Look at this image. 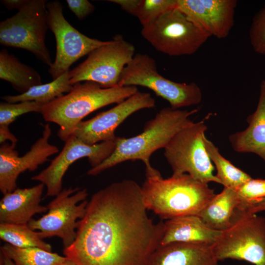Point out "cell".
<instances>
[{
    "instance_id": "cell-1",
    "label": "cell",
    "mask_w": 265,
    "mask_h": 265,
    "mask_svg": "<svg viewBox=\"0 0 265 265\" xmlns=\"http://www.w3.org/2000/svg\"><path fill=\"white\" fill-rule=\"evenodd\" d=\"M141 186L125 179L95 193L64 254L78 265H147L164 222L148 215Z\"/></svg>"
},
{
    "instance_id": "cell-2",
    "label": "cell",
    "mask_w": 265,
    "mask_h": 265,
    "mask_svg": "<svg viewBox=\"0 0 265 265\" xmlns=\"http://www.w3.org/2000/svg\"><path fill=\"white\" fill-rule=\"evenodd\" d=\"M162 108L155 117L148 121L140 134L130 138L117 137L113 153L102 163L91 168L87 173L95 176L104 171L127 160H141L146 166V175L158 172L150 162L151 155L156 150L164 148L173 136L183 128L193 123L190 117L197 111Z\"/></svg>"
},
{
    "instance_id": "cell-3",
    "label": "cell",
    "mask_w": 265,
    "mask_h": 265,
    "mask_svg": "<svg viewBox=\"0 0 265 265\" xmlns=\"http://www.w3.org/2000/svg\"><path fill=\"white\" fill-rule=\"evenodd\" d=\"M146 177L141 186L144 204L162 219L198 215L215 195L208 184L187 174L163 179L159 172Z\"/></svg>"
},
{
    "instance_id": "cell-4",
    "label": "cell",
    "mask_w": 265,
    "mask_h": 265,
    "mask_svg": "<svg viewBox=\"0 0 265 265\" xmlns=\"http://www.w3.org/2000/svg\"><path fill=\"white\" fill-rule=\"evenodd\" d=\"M137 91L135 86L103 88L93 81L79 82L67 94L44 105L40 113L45 121L59 126L57 136L65 142L87 115L102 107L121 103Z\"/></svg>"
},
{
    "instance_id": "cell-5",
    "label": "cell",
    "mask_w": 265,
    "mask_h": 265,
    "mask_svg": "<svg viewBox=\"0 0 265 265\" xmlns=\"http://www.w3.org/2000/svg\"><path fill=\"white\" fill-rule=\"evenodd\" d=\"M218 261L234 259L265 265V218L237 208L231 224L212 245Z\"/></svg>"
},
{
    "instance_id": "cell-6",
    "label": "cell",
    "mask_w": 265,
    "mask_h": 265,
    "mask_svg": "<svg viewBox=\"0 0 265 265\" xmlns=\"http://www.w3.org/2000/svg\"><path fill=\"white\" fill-rule=\"evenodd\" d=\"M46 1L28 0L15 15L1 21L0 43L27 50L50 67L53 63L45 44L49 28Z\"/></svg>"
},
{
    "instance_id": "cell-7",
    "label": "cell",
    "mask_w": 265,
    "mask_h": 265,
    "mask_svg": "<svg viewBox=\"0 0 265 265\" xmlns=\"http://www.w3.org/2000/svg\"><path fill=\"white\" fill-rule=\"evenodd\" d=\"M141 86L152 90L169 102L174 109L199 104L201 89L195 82L178 83L160 75L154 58L145 53L135 54L125 66L118 86Z\"/></svg>"
},
{
    "instance_id": "cell-8",
    "label": "cell",
    "mask_w": 265,
    "mask_h": 265,
    "mask_svg": "<svg viewBox=\"0 0 265 265\" xmlns=\"http://www.w3.org/2000/svg\"><path fill=\"white\" fill-rule=\"evenodd\" d=\"M141 35L157 51L170 56L193 54L211 37L177 7L142 26Z\"/></svg>"
},
{
    "instance_id": "cell-9",
    "label": "cell",
    "mask_w": 265,
    "mask_h": 265,
    "mask_svg": "<svg viewBox=\"0 0 265 265\" xmlns=\"http://www.w3.org/2000/svg\"><path fill=\"white\" fill-rule=\"evenodd\" d=\"M207 130L204 121L193 122L178 132L164 148L173 175L187 174L203 183L221 184L213 174L214 166L204 145Z\"/></svg>"
},
{
    "instance_id": "cell-10",
    "label": "cell",
    "mask_w": 265,
    "mask_h": 265,
    "mask_svg": "<svg viewBox=\"0 0 265 265\" xmlns=\"http://www.w3.org/2000/svg\"><path fill=\"white\" fill-rule=\"evenodd\" d=\"M87 196L86 188L69 187L62 189L47 206V213L39 219H31L28 226L39 231L41 238L57 237L61 239L64 248L69 247L76 237L77 220L85 214Z\"/></svg>"
},
{
    "instance_id": "cell-11",
    "label": "cell",
    "mask_w": 265,
    "mask_h": 265,
    "mask_svg": "<svg viewBox=\"0 0 265 265\" xmlns=\"http://www.w3.org/2000/svg\"><path fill=\"white\" fill-rule=\"evenodd\" d=\"M134 52L132 44L116 35L92 51L83 62L69 71L70 83L74 85L90 81L103 88L117 86L121 73L133 57Z\"/></svg>"
},
{
    "instance_id": "cell-12",
    "label": "cell",
    "mask_w": 265,
    "mask_h": 265,
    "mask_svg": "<svg viewBox=\"0 0 265 265\" xmlns=\"http://www.w3.org/2000/svg\"><path fill=\"white\" fill-rule=\"evenodd\" d=\"M46 7L48 26L56 41L55 60L48 70L54 80L69 71L70 67L80 58L108 41L90 38L74 28L64 17L63 6L59 1H48Z\"/></svg>"
},
{
    "instance_id": "cell-13",
    "label": "cell",
    "mask_w": 265,
    "mask_h": 265,
    "mask_svg": "<svg viewBox=\"0 0 265 265\" xmlns=\"http://www.w3.org/2000/svg\"><path fill=\"white\" fill-rule=\"evenodd\" d=\"M116 139L89 145L72 135L50 164L31 179L40 182L46 186V197L56 196L62 190L63 177L73 163L86 157L91 168L97 166L113 153L116 146Z\"/></svg>"
},
{
    "instance_id": "cell-14",
    "label": "cell",
    "mask_w": 265,
    "mask_h": 265,
    "mask_svg": "<svg viewBox=\"0 0 265 265\" xmlns=\"http://www.w3.org/2000/svg\"><path fill=\"white\" fill-rule=\"evenodd\" d=\"M155 105L150 94L137 91L111 109L81 121L72 135L89 145L115 140V130L127 118L138 110L153 108Z\"/></svg>"
},
{
    "instance_id": "cell-15",
    "label": "cell",
    "mask_w": 265,
    "mask_h": 265,
    "mask_svg": "<svg viewBox=\"0 0 265 265\" xmlns=\"http://www.w3.org/2000/svg\"><path fill=\"white\" fill-rule=\"evenodd\" d=\"M52 134L50 125L44 126L42 136L24 155L20 157L15 146L4 142L0 147V190L3 195L14 190L19 175L28 170L34 171L48 160V158L58 152V148L49 142Z\"/></svg>"
},
{
    "instance_id": "cell-16",
    "label": "cell",
    "mask_w": 265,
    "mask_h": 265,
    "mask_svg": "<svg viewBox=\"0 0 265 265\" xmlns=\"http://www.w3.org/2000/svg\"><path fill=\"white\" fill-rule=\"evenodd\" d=\"M177 7L211 36L226 38L234 24L236 0H177Z\"/></svg>"
},
{
    "instance_id": "cell-17",
    "label": "cell",
    "mask_w": 265,
    "mask_h": 265,
    "mask_svg": "<svg viewBox=\"0 0 265 265\" xmlns=\"http://www.w3.org/2000/svg\"><path fill=\"white\" fill-rule=\"evenodd\" d=\"M44 186L40 183L4 194L0 201V223L28 224L35 214L47 212V207L40 204Z\"/></svg>"
},
{
    "instance_id": "cell-18",
    "label": "cell",
    "mask_w": 265,
    "mask_h": 265,
    "mask_svg": "<svg viewBox=\"0 0 265 265\" xmlns=\"http://www.w3.org/2000/svg\"><path fill=\"white\" fill-rule=\"evenodd\" d=\"M212 245L201 243L175 242L159 246L147 265H221Z\"/></svg>"
},
{
    "instance_id": "cell-19",
    "label": "cell",
    "mask_w": 265,
    "mask_h": 265,
    "mask_svg": "<svg viewBox=\"0 0 265 265\" xmlns=\"http://www.w3.org/2000/svg\"><path fill=\"white\" fill-rule=\"evenodd\" d=\"M221 231L208 227L198 215H185L164 223L160 246L172 243H201L212 245Z\"/></svg>"
},
{
    "instance_id": "cell-20",
    "label": "cell",
    "mask_w": 265,
    "mask_h": 265,
    "mask_svg": "<svg viewBox=\"0 0 265 265\" xmlns=\"http://www.w3.org/2000/svg\"><path fill=\"white\" fill-rule=\"evenodd\" d=\"M247 122L245 130L229 136L231 146L237 152L255 154L265 162V80L260 84L257 108Z\"/></svg>"
},
{
    "instance_id": "cell-21",
    "label": "cell",
    "mask_w": 265,
    "mask_h": 265,
    "mask_svg": "<svg viewBox=\"0 0 265 265\" xmlns=\"http://www.w3.org/2000/svg\"><path fill=\"white\" fill-rule=\"evenodd\" d=\"M240 203L236 190L224 187L222 191L215 194L198 216L210 228L223 231L231 225Z\"/></svg>"
},
{
    "instance_id": "cell-22",
    "label": "cell",
    "mask_w": 265,
    "mask_h": 265,
    "mask_svg": "<svg viewBox=\"0 0 265 265\" xmlns=\"http://www.w3.org/2000/svg\"><path fill=\"white\" fill-rule=\"evenodd\" d=\"M0 78L10 82L20 94L42 84L40 75L34 69L22 63L6 49L0 52Z\"/></svg>"
},
{
    "instance_id": "cell-23",
    "label": "cell",
    "mask_w": 265,
    "mask_h": 265,
    "mask_svg": "<svg viewBox=\"0 0 265 265\" xmlns=\"http://www.w3.org/2000/svg\"><path fill=\"white\" fill-rule=\"evenodd\" d=\"M69 80V71L49 83L32 87L23 94L4 96L1 98L10 103L36 101L44 105L72 90L73 85L70 83Z\"/></svg>"
},
{
    "instance_id": "cell-24",
    "label": "cell",
    "mask_w": 265,
    "mask_h": 265,
    "mask_svg": "<svg viewBox=\"0 0 265 265\" xmlns=\"http://www.w3.org/2000/svg\"><path fill=\"white\" fill-rule=\"evenodd\" d=\"M204 142L208 155L215 166L217 171L216 176L224 187L236 190L252 179L249 175L235 166L224 158L219 153L217 147L205 136Z\"/></svg>"
},
{
    "instance_id": "cell-25",
    "label": "cell",
    "mask_w": 265,
    "mask_h": 265,
    "mask_svg": "<svg viewBox=\"0 0 265 265\" xmlns=\"http://www.w3.org/2000/svg\"><path fill=\"white\" fill-rule=\"evenodd\" d=\"M0 249L16 265H60L68 259L38 247L19 248L6 243Z\"/></svg>"
},
{
    "instance_id": "cell-26",
    "label": "cell",
    "mask_w": 265,
    "mask_h": 265,
    "mask_svg": "<svg viewBox=\"0 0 265 265\" xmlns=\"http://www.w3.org/2000/svg\"><path fill=\"white\" fill-rule=\"evenodd\" d=\"M0 238L7 243L19 248L38 247L52 252L51 245L45 242L29 228L28 224L0 223Z\"/></svg>"
},
{
    "instance_id": "cell-27",
    "label": "cell",
    "mask_w": 265,
    "mask_h": 265,
    "mask_svg": "<svg viewBox=\"0 0 265 265\" xmlns=\"http://www.w3.org/2000/svg\"><path fill=\"white\" fill-rule=\"evenodd\" d=\"M177 0H140L134 16L144 26L177 7Z\"/></svg>"
},
{
    "instance_id": "cell-28",
    "label": "cell",
    "mask_w": 265,
    "mask_h": 265,
    "mask_svg": "<svg viewBox=\"0 0 265 265\" xmlns=\"http://www.w3.org/2000/svg\"><path fill=\"white\" fill-rule=\"evenodd\" d=\"M43 106L36 101L0 103V128H9V126L22 114L31 112H40Z\"/></svg>"
},
{
    "instance_id": "cell-29",
    "label": "cell",
    "mask_w": 265,
    "mask_h": 265,
    "mask_svg": "<svg viewBox=\"0 0 265 265\" xmlns=\"http://www.w3.org/2000/svg\"><path fill=\"white\" fill-rule=\"evenodd\" d=\"M236 191L240 201L238 208H246L265 198V180L252 178Z\"/></svg>"
},
{
    "instance_id": "cell-30",
    "label": "cell",
    "mask_w": 265,
    "mask_h": 265,
    "mask_svg": "<svg viewBox=\"0 0 265 265\" xmlns=\"http://www.w3.org/2000/svg\"><path fill=\"white\" fill-rule=\"evenodd\" d=\"M249 35L254 51L265 55V4L253 17Z\"/></svg>"
},
{
    "instance_id": "cell-31",
    "label": "cell",
    "mask_w": 265,
    "mask_h": 265,
    "mask_svg": "<svg viewBox=\"0 0 265 265\" xmlns=\"http://www.w3.org/2000/svg\"><path fill=\"white\" fill-rule=\"evenodd\" d=\"M70 10L79 20H82L92 13L95 6L87 0H67Z\"/></svg>"
},
{
    "instance_id": "cell-32",
    "label": "cell",
    "mask_w": 265,
    "mask_h": 265,
    "mask_svg": "<svg viewBox=\"0 0 265 265\" xmlns=\"http://www.w3.org/2000/svg\"><path fill=\"white\" fill-rule=\"evenodd\" d=\"M108 1L117 4L124 11L134 16L140 0H109Z\"/></svg>"
},
{
    "instance_id": "cell-33",
    "label": "cell",
    "mask_w": 265,
    "mask_h": 265,
    "mask_svg": "<svg viewBox=\"0 0 265 265\" xmlns=\"http://www.w3.org/2000/svg\"><path fill=\"white\" fill-rule=\"evenodd\" d=\"M6 140H9L11 144L16 146L18 141L17 138L11 132L9 128H0V144L5 142Z\"/></svg>"
},
{
    "instance_id": "cell-34",
    "label": "cell",
    "mask_w": 265,
    "mask_h": 265,
    "mask_svg": "<svg viewBox=\"0 0 265 265\" xmlns=\"http://www.w3.org/2000/svg\"><path fill=\"white\" fill-rule=\"evenodd\" d=\"M28 0H2L1 3L9 10L13 9H20L24 7Z\"/></svg>"
},
{
    "instance_id": "cell-35",
    "label": "cell",
    "mask_w": 265,
    "mask_h": 265,
    "mask_svg": "<svg viewBox=\"0 0 265 265\" xmlns=\"http://www.w3.org/2000/svg\"><path fill=\"white\" fill-rule=\"evenodd\" d=\"M245 209L253 213H257L259 212L265 211V198L262 199L259 202L246 207Z\"/></svg>"
},
{
    "instance_id": "cell-36",
    "label": "cell",
    "mask_w": 265,
    "mask_h": 265,
    "mask_svg": "<svg viewBox=\"0 0 265 265\" xmlns=\"http://www.w3.org/2000/svg\"><path fill=\"white\" fill-rule=\"evenodd\" d=\"M0 265H16L15 263L7 256L0 252Z\"/></svg>"
},
{
    "instance_id": "cell-37",
    "label": "cell",
    "mask_w": 265,
    "mask_h": 265,
    "mask_svg": "<svg viewBox=\"0 0 265 265\" xmlns=\"http://www.w3.org/2000/svg\"><path fill=\"white\" fill-rule=\"evenodd\" d=\"M60 265H77L76 263H75L74 262H73L72 260H71L70 259L68 258L65 262L60 264Z\"/></svg>"
}]
</instances>
